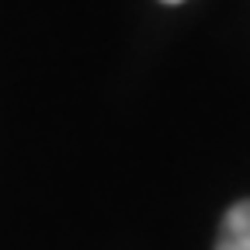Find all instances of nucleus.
<instances>
[{"mask_svg":"<svg viewBox=\"0 0 250 250\" xmlns=\"http://www.w3.org/2000/svg\"><path fill=\"white\" fill-rule=\"evenodd\" d=\"M215 250H250V198L236 202L219 226Z\"/></svg>","mask_w":250,"mask_h":250,"instance_id":"obj_1","label":"nucleus"},{"mask_svg":"<svg viewBox=\"0 0 250 250\" xmlns=\"http://www.w3.org/2000/svg\"><path fill=\"white\" fill-rule=\"evenodd\" d=\"M164 4H181V0H164Z\"/></svg>","mask_w":250,"mask_h":250,"instance_id":"obj_2","label":"nucleus"}]
</instances>
